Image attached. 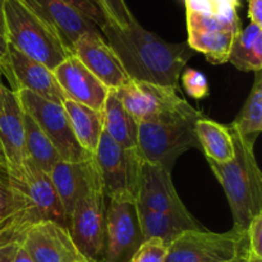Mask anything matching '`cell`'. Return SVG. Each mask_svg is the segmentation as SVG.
<instances>
[{
	"label": "cell",
	"instance_id": "cell-39",
	"mask_svg": "<svg viewBox=\"0 0 262 262\" xmlns=\"http://www.w3.org/2000/svg\"><path fill=\"white\" fill-rule=\"evenodd\" d=\"M20 239H22V238H20ZM12 262H33L32 258H31V256L28 255V252L25 250L22 243H20V241H19V245L17 246V248H15L14 255H13L12 257Z\"/></svg>",
	"mask_w": 262,
	"mask_h": 262
},
{
	"label": "cell",
	"instance_id": "cell-32",
	"mask_svg": "<svg viewBox=\"0 0 262 262\" xmlns=\"http://www.w3.org/2000/svg\"><path fill=\"white\" fill-rule=\"evenodd\" d=\"M182 84L187 94L193 99H204L209 95V82L204 73L193 68H184L181 74Z\"/></svg>",
	"mask_w": 262,
	"mask_h": 262
},
{
	"label": "cell",
	"instance_id": "cell-15",
	"mask_svg": "<svg viewBox=\"0 0 262 262\" xmlns=\"http://www.w3.org/2000/svg\"><path fill=\"white\" fill-rule=\"evenodd\" d=\"M71 51L109 90L120 89L130 81L101 31L79 36L72 45Z\"/></svg>",
	"mask_w": 262,
	"mask_h": 262
},
{
	"label": "cell",
	"instance_id": "cell-10",
	"mask_svg": "<svg viewBox=\"0 0 262 262\" xmlns=\"http://www.w3.org/2000/svg\"><path fill=\"white\" fill-rule=\"evenodd\" d=\"M94 159L106 199H136L143 164L136 148L122 147L102 132Z\"/></svg>",
	"mask_w": 262,
	"mask_h": 262
},
{
	"label": "cell",
	"instance_id": "cell-2",
	"mask_svg": "<svg viewBox=\"0 0 262 262\" xmlns=\"http://www.w3.org/2000/svg\"><path fill=\"white\" fill-rule=\"evenodd\" d=\"M234 142V158L224 164L207 160L227 196L234 225L247 232L250 223L262 214V174L256 160L255 143L243 138L229 124Z\"/></svg>",
	"mask_w": 262,
	"mask_h": 262
},
{
	"label": "cell",
	"instance_id": "cell-19",
	"mask_svg": "<svg viewBox=\"0 0 262 262\" xmlns=\"http://www.w3.org/2000/svg\"><path fill=\"white\" fill-rule=\"evenodd\" d=\"M37 15L55 28L69 49L74 41L87 32H99L100 28L64 0H22Z\"/></svg>",
	"mask_w": 262,
	"mask_h": 262
},
{
	"label": "cell",
	"instance_id": "cell-42",
	"mask_svg": "<svg viewBox=\"0 0 262 262\" xmlns=\"http://www.w3.org/2000/svg\"><path fill=\"white\" fill-rule=\"evenodd\" d=\"M247 255H248V253H247ZM247 255L238 256V257L233 258V260H229V261H224V262H246V261H247Z\"/></svg>",
	"mask_w": 262,
	"mask_h": 262
},
{
	"label": "cell",
	"instance_id": "cell-6",
	"mask_svg": "<svg viewBox=\"0 0 262 262\" xmlns=\"http://www.w3.org/2000/svg\"><path fill=\"white\" fill-rule=\"evenodd\" d=\"M201 117L202 115L168 123L138 124L136 150L141 160L171 170L179 156L189 148H200L194 132V123Z\"/></svg>",
	"mask_w": 262,
	"mask_h": 262
},
{
	"label": "cell",
	"instance_id": "cell-3",
	"mask_svg": "<svg viewBox=\"0 0 262 262\" xmlns=\"http://www.w3.org/2000/svg\"><path fill=\"white\" fill-rule=\"evenodd\" d=\"M4 14L8 45L23 55L54 71L72 54L55 28L22 0H5Z\"/></svg>",
	"mask_w": 262,
	"mask_h": 262
},
{
	"label": "cell",
	"instance_id": "cell-36",
	"mask_svg": "<svg viewBox=\"0 0 262 262\" xmlns=\"http://www.w3.org/2000/svg\"><path fill=\"white\" fill-rule=\"evenodd\" d=\"M4 2L0 0V66H3L8 55V38H7V25H5L4 14Z\"/></svg>",
	"mask_w": 262,
	"mask_h": 262
},
{
	"label": "cell",
	"instance_id": "cell-25",
	"mask_svg": "<svg viewBox=\"0 0 262 262\" xmlns=\"http://www.w3.org/2000/svg\"><path fill=\"white\" fill-rule=\"evenodd\" d=\"M23 140H25L26 158L33 165L45 173H49L58 161L61 160L56 148L48 136L40 129L35 120L23 112Z\"/></svg>",
	"mask_w": 262,
	"mask_h": 262
},
{
	"label": "cell",
	"instance_id": "cell-20",
	"mask_svg": "<svg viewBox=\"0 0 262 262\" xmlns=\"http://www.w3.org/2000/svg\"><path fill=\"white\" fill-rule=\"evenodd\" d=\"M92 164L94 155L82 161L60 160L48 173L60 200L64 212L68 217V222L77 200L86 188Z\"/></svg>",
	"mask_w": 262,
	"mask_h": 262
},
{
	"label": "cell",
	"instance_id": "cell-22",
	"mask_svg": "<svg viewBox=\"0 0 262 262\" xmlns=\"http://www.w3.org/2000/svg\"><path fill=\"white\" fill-rule=\"evenodd\" d=\"M102 113V128L115 143L128 150L137 148L138 123L127 112L114 90H109Z\"/></svg>",
	"mask_w": 262,
	"mask_h": 262
},
{
	"label": "cell",
	"instance_id": "cell-21",
	"mask_svg": "<svg viewBox=\"0 0 262 262\" xmlns=\"http://www.w3.org/2000/svg\"><path fill=\"white\" fill-rule=\"evenodd\" d=\"M138 207V206H137ZM143 241L159 238L170 245L181 233L191 229H204L191 212H160L138 209Z\"/></svg>",
	"mask_w": 262,
	"mask_h": 262
},
{
	"label": "cell",
	"instance_id": "cell-14",
	"mask_svg": "<svg viewBox=\"0 0 262 262\" xmlns=\"http://www.w3.org/2000/svg\"><path fill=\"white\" fill-rule=\"evenodd\" d=\"M0 73L14 92L26 90L60 104L67 100L50 68L23 55L12 46L8 49L4 64L0 66Z\"/></svg>",
	"mask_w": 262,
	"mask_h": 262
},
{
	"label": "cell",
	"instance_id": "cell-7",
	"mask_svg": "<svg viewBox=\"0 0 262 262\" xmlns=\"http://www.w3.org/2000/svg\"><path fill=\"white\" fill-rule=\"evenodd\" d=\"M247 232L232 228L224 233L191 229L169 245L165 262H224L247 255Z\"/></svg>",
	"mask_w": 262,
	"mask_h": 262
},
{
	"label": "cell",
	"instance_id": "cell-4",
	"mask_svg": "<svg viewBox=\"0 0 262 262\" xmlns=\"http://www.w3.org/2000/svg\"><path fill=\"white\" fill-rule=\"evenodd\" d=\"M106 196L94 159L86 188L77 200L68 229L79 252L90 262H104Z\"/></svg>",
	"mask_w": 262,
	"mask_h": 262
},
{
	"label": "cell",
	"instance_id": "cell-35",
	"mask_svg": "<svg viewBox=\"0 0 262 262\" xmlns=\"http://www.w3.org/2000/svg\"><path fill=\"white\" fill-rule=\"evenodd\" d=\"M248 247L251 252L262 257V214L252 219L247 228Z\"/></svg>",
	"mask_w": 262,
	"mask_h": 262
},
{
	"label": "cell",
	"instance_id": "cell-27",
	"mask_svg": "<svg viewBox=\"0 0 262 262\" xmlns=\"http://www.w3.org/2000/svg\"><path fill=\"white\" fill-rule=\"evenodd\" d=\"M233 128L246 140L255 143L257 136L262 132V76L261 72L255 73V82L250 95L239 114L232 123Z\"/></svg>",
	"mask_w": 262,
	"mask_h": 262
},
{
	"label": "cell",
	"instance_id": "cell-18",
	"mask_svg": "<svg viewBox=\"0 0 262 262\" xmlns=\"http://www.w3.org/2000/svg\"><path fill=\"white\" fill-rule=\"evenodd\" d=\"M138 209L184 214L188 209L178 196L171 179V170L152 164H142L136 196Z\"/></svg>",
	"mask_w": 262,
	"mask_h": 262
},
{
	"label": "cell",
	"instance_id": "cell-12",
	"mask_svg": "<svg viewBox=\"0 0 262 262\" xmlns=\"http://www.w3.org/2000/svg\"><path fill=\"white\" fill-rule=\"evenodd\" d=\"M104 262H128L143 242L135 197L107 199Z\"/></svg>",
	"mask_w": 262,
	"mask_h": 262
},
{
	"label": "cell",
	"instance_id": "cell-43",
	"mask_svg": "<svg viewBox=\"0 0 262 262\" xmlns=\"http://www.w3.org/2000/svg\"><path fill=\"white\" fill-rule=\"evenodd\" d=\"M5 171H7V170H5V168H4V166L2 165V164H0V174H2V173H5Z\"/></svg>",
	"mask_w": 262,
	"mask_h": 262
},
{
	"label": "cell",
	"instance_id": "cell-31",
	"mask_svg": "<svg viewBox=\"0 0 262 262\" xmlns=\"http://www.w3.org/2000/svg\"><path fill=\"white\" fill-rule=\"evenodd\" d=\"M23 210V204L17 192L10 186L7 171L0 174V216L8 217Z\"/></svg>",
	"mask_w": 262,
	"mask_h": 262
},
{
	"label": "cell",
	"instance_id": "cell-1",
	"mask_svg": "<svg viewBox=\"0 0 262 262\" xmlns=\"http://www.w3.org/2000/svg\"><path fill=\"white\" fill-rule=\"evenodd\" d=\"M100 31L132 81L179 89L182 72L194 55L187 41L168 42L138 20L124 30L105 22Z\"/></svg>",
	"mask_w": 262,
	"mask_h": 262
},
{
	"label": "cell",
	"instance_id": "cell-8",
	"mask_svg": "<svg viewBox=\"0 0 262 262\" xmlns=\"http://www.w3.org/2000/svg\"><path fill=\"white\" fill-rule=\"evenodd\" d=\"M186 14L189 48L194 53L204 54L206 60L215 66L227 63L241 31L238 12L206 14L186 10Z\"/></svg>",
	"mask_w": 262,
	"mask_h": 262
},
{
	"label": "cell",
	"instance_id": "cell-9",
	"mask_svg": "<svg viewBox=\"0 0 262 262\" xmlns=\"http://www.w3.org/2000/svg\"><path fill=\"white\" fill-rule=\"evenodd\" d=\"M7 174L30 223L51 220L68 228V217L48 173L26 160L18 170Z\"/></svg>",
	"mask_w": 262,
	"mask_h": 262
},
{
	"label": "cell",
	"instance_id": "cell-30",
	"mask_svg": "<svg viewBox=\"0 0 262 262\" xmlns=\"http://www.w3.org/2000/svg\"><path fill=\"white\" fill-rule=\"evenodd\" d=\"M186 10L206 14H227L237 12L241 0H183Z\"/></svg>",
	"mask_w": 262,
	"mask_h": 262
},
{
	"label": "cell",
	"instance_id": "cell-29",
	"mask_svg": "<svg viewBox=\"0 0 262 262\" xmlns=\"http://www.w3.org/2000/svg\"><path fill=\"white\" fill-rule=\"evenodd\" d=\"M169 245L159 238H148L140 245L128 262H165Z\"/></svg>",
	"mask_w": 262,
	"mask_h": 262
},
{
	"label": "cell",
	"instance_id": "cell-17",
	"mask_svg": "<svg viewBox=\"0 0 262 262\" xmlns=\"http://www.w3.org/2000/svg\"><path fill=\"white\" fill-rule=\"evenodd\" d=\"M53 72L67 99L92 109H102L109 89L73 54L67 56Z\"/></svg>",
	"mask_w": 262,
	"mask_h": 262
},
{
	"label": "cell",
	"instance_id": "cell-13",
	"mask_svg": "<svg viewBox=\"0 0 262 262\" xmlns=\"http://www.w3.org/2000/svg\"><path fill=\"white\" fill-rule=\"evenodd\" d=\"M20 243L33 262H90L79 252L68 228L51 220L31 223Z\"/></svg>",
	"mask_w": 262,
	"mask_h": 262
},
{
	"label": "cell",
	"instance_id": "cell-11",
	"mask_svg": "<svg viewBox=\"0 0 262 262\" xmlns=\"http://www.w3.org/2000/svg\"><path fill=\"white\" fill-rule=\"evenodd\" d=\"M23 112L27 113L48 136L61 160L82 161L91 156L77 142L63 104L43 99L26 90L15 91Z\"/></svg>",
	"mask_w": 262,
	"mask_h": 262
},
{
	"label": "cell",
	"instance_id": "cell-24",
	"mask_svg": "<svg viewBox=\"0 0 262 262\" xmlns=\"http://www.w3.org/2000/svg\"><path fill=\"white\" fill-rule=\"evenodd\" d=\"M194 132L207 160L224 164L234 158V142L229 125L201 117L194 123Z\"/></svg>",
	"mask_w": 262,
	"mask_h": 262
},
{
	"label": "cell",
	"instance_id": "cell-33",
	"mask_svg": "<svg viewBox=\"0 0 262 262\" xmlns=\"http://www.w3.org/2000/svg\"><path fill=\"white\" fill-rule=\"evenodd\" d=\"M30 220H28L27 214L25 211L19 212L17 216L13 220H10L9 223H7L5 225H3L0 228V253L5 250L8 245L13 242V241L17 239L20 234L23 233V230L30 225Z\"/></svg>",
	"mask_w": 262,
	"mask_h": 262
},
{
	"label": "cell",
	"instance_id": "cell-5",
	"mask_svg": "<svg viewBox=\"0 0 262 262\" xmlns=\"http://www.w3.org/2000/svg\"><path fill=\"white\" fill-rule=\"evenodd\" d=\"M114 91L138 124L168 123L202 115L171 87L130 79Z\"/></svg>",
	"mask_w": 262,
	"mask_h": 262
},
{
	"label": "cell",
	"instance_id": "cell-44",
	"mask_svg": "<svg viewBox=\"0 0 262 262\" xmlns=\"http://www.w3.org/2000/svg\"><path fill=\"white\" fill-rule=\"evenodd\" d=\"M0 164H2V160H0ZM2 165H3V164H2Z\"/></svg>",
	"mask_w": 262,
	"mask_h": 262
},
{
	"label": "cell",
	"instance_id": "cell-41",
	"mask_svg": "<svg viewBox=\"0 0 262 262\" xmlns=\"http://www.w3.org/2000/svg\"><path fill=\"white\" fill-rule=\"evenodd\" d=\"M19 212H22V211H19ZM19 212H17V214L12 215V216H8V217H3V216H0V228H2L3 225H5V224H7V223H9L10 220H13V219H14V217L17 216V215L19 214Z\"/></svg>",
	"mask_w": 262,
	"mask_h": 262
},
{
	"label": "cell",
	"instance_id": "cell-34",
	"mask_svg": "<svg viewBox=\"0 0 262 262\" xmlns=\"http://www.w3.org/2000/svg\"><path fill=\"white\" fill-rule=\"evenodd\" d=\"M64 2L73 7L76 10H78L82 15H84L87 19L95 23L99 28L105 23L104 15H102L101 10H100L99 5L96 4L95 0H64Z\"/></svg>",
	"mask_w": 262,
	"mask_h": 262
},
{
	"label": "cell",
	"instance_id": "cell-38",
	"mask_svg": "<svg viewBox=\"0 0 262 262\" xmlns=\"http://www.w3.org/2000/svg\"><path fill=\"white\" fill-rule=\"evenodd\" d=\"M23 232H25V230H23ZM22 234H20L17 239L13 241L10 245H8L7 247H5V250L0 253V262H12V257H13V255H14L15 248H17V246L19 245V241H20V238H22Z\"/></svg>",
	"mask_w": 262,
	"mask_h": 262
},
{
	"label": "cell",
	"instance_id": "cell-26",
	"mask_svg": "<svg viewBox=\"0 0 262 262\" xmlns=\"http://www.w3.org/2000/svg\"><path fill=\"white\" fill-rule=\"evenodd\" d=\"M228 61L242 72H261L262 27L250 23L245 30H241L233 42Z\"/></svg>",
	"mask_w": 262,
	"mask_h": 262
},
{
	"label": "cell",
	"instance_id": "cell-28",
	"mask_svg": "<svg viewBox=\"0 0 262 262\" xmlns=\"http://www.w3.org/2000/svg\"><path fill=\"white\" fill-rule=\"evenodd\" d=\"M95 2L99 5L105 22L115 27L124 30L137 20L128 8L125 0H95Z\"/></svg>",
	"mask_w": 262,
	"mask_h": 262
},
{
	"label": "cell",
	"instance_id": "cell-23",
	"mask_svg": "<svg viewBox=\"0 0 262 262\" xmlns=\"http://www.w3.org/2000/svg\"><path fill=\"white\" fill-rule=\"evenodd\" d=\"M63 106L77 142L86 152L94 155L104 132L101 110L92 109L69 99L63 102Z\"/></svg>",
	"mask_w": 262,
	"mask_h": 262
},
{
	"label": "cell",
	"instance_id": "cell-16",
	"mask_svg": "<svg viewBox=\"0 0 262 262\" xmlns=\"http://www.w3.org/2000/svg\"><path fill=\"white\" fill-rule=\"evenodd\" d=\"M0 160L7 173L23 165L27 158L23 140V109L17 94L0 73Z\"/></svg>",
	"mask_w": 262,
	"mask_h": 262
},
{
	"label": "cell",
	"instance_id": "cell-40",
	"mask_svg": "<svg viewBox=\"0 0 262 262\" xmlns=\"http://www.w3.org/2000/svg\"><path fill=\"white\" fill-rule=\"evenodd\" d=\"M246 262H262V257L261 256L255 255L253 252L248 251V255H247V261Z\"/></svg>",
	"mask_w": 262,
	"mask_h": 262
},
{
	"label": "cell",
	"instance_id": "cell-37",
	"mask_svg": "<svg viewBox=\"0 0 262 262\" xmlns=\"http://www.w3.org/2000/svg\"><path fill=\"white\" fill-rule=\"evenodd\" d=\"M248 18L251 23L262 27V0H248Z\"/></svg>",
	"mask_w": 262,
	"mask_h": 262
}]
</instances>
